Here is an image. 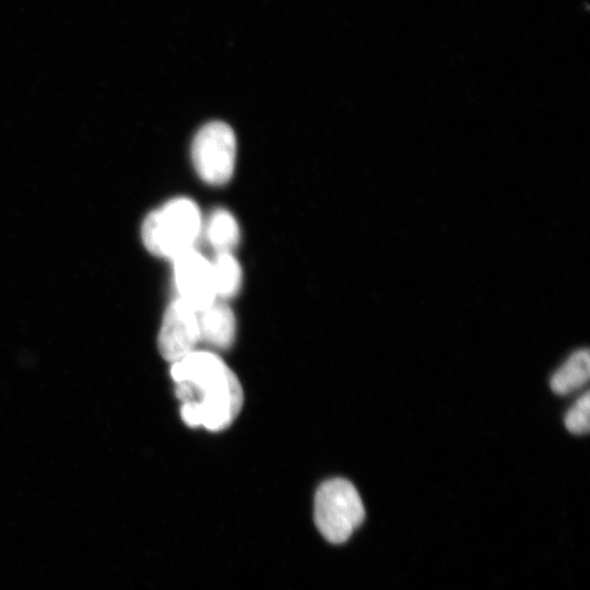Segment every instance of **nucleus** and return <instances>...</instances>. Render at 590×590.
Masks as SVG:
<instances>
[{
    "label": "nucleus",
    "instance_id": "obj_5",
    "mask_svg": "<svg viewBox=\"0 0 590 590\" xmlns=\"http://www.w3.org/2000/svg\"><path fill=\"white\" fill-rule=\"evenodd\" d=\"M200 341L198 311L177 297L166 308L157 337L161 355L174 363L196 350Z\"/></svg>",
    "mask_w": 590,
    "mask_h": 590
},
{
    "label": "nucleus",
    "instance_id": "obj_4",
    "mask_svg": "<svg viewBox=\"0 0 590 590\" xmlns=\"http://www.w3.org/2000/svg\"><path fill=\"white\" fill-rule=\"evenodd\" d=\"M191 157L198 175L210 185H223L233 175L236 138L223 121L205 123L194 135Z\"/></svg>",
    "mask_w": 590,
    "mask_h": 590
},
{
    "label": "nucleus",
    "instance_id": "obj_9",
    "mask_svg": "<svg viewBox=\"0 0 590 590\" xmlns=\"http://www.w3.org/2000/svg\"><path fill=\"white\" fill-rule=\"evenodd\" d=\"M205 236L216 252H231L239 243V226L228 211L217 209L211 213L205 226Z\"/></svg>",
    "mask_w": 590,
    "mask_h": 590
},
{
    "label": "nucleus",
    "instance_id": "obj_2",
    "mask_svg": "<svg viewBox=\"0 0 590 590\" xmlns=\"http://www.w3.org/2000/svg\"><path fill=\"white\" fill-rule=\"evenodd\" d=\"M202 229L197 204L188 198H175L146 215L141 236L144 247L154 256L174 260L194 249Z\"/></svg>",
    "mask_w": 590,
    "mask_h": 590
},
{
    "label": "nucleus",
    "instance_id": "obj_11",
    "mask_svg": "<svg viewBox=\"0 0 590 590\" xmlns=\"http://www.w3.org/2000/svg\"><path fill=\"white\" fill-rule=\"evenodd\" d=\"M589 409L590 396L586 391L566 412L564 422L570 433L586 434L589 432Z\"/></svg>",
    "mask_w": 590,
    "mask_h": 590
},
{
    "label": "nucleus",
    "instance_id": "obj_10",
    "mask_svg": "<svg viewBox=\"0 0 590 590\" xmlns=\"http://www.w3.org/2000/svg\"><path fill=\"white\" fill-rule=\"evenodd\" d=\"M216 298L235 296L241 284V269L232 252H219L211 262Z\"/></svg>",
    "mask_w": 590,
    "mask_h": 590
},
{
    "label": "nucleus",
    "instance_id": "obj_6",
    "mask_svg": "<svg viewBox=\"0 0 590 590\" xmlns=\"http://www.w3.org/2000/svg\"><path fill=\"white\" fill-rule=\"evenodd\" d=\"M173 262L179 298L197 311L217 299L211 261L197 250L191 249L174 259Z\"/></svg>",
    "mask_w": 590,
    "mask_h": 590
},
{
    "label": "nucleus",
    "instance_id": "obj_7",
    "mask_svg": "<svg viewBox=\"0 0 590 590\" xmlns=\"http://www.w3.org/2000/svg\"><path fill=\"white\" fill-rule=\"evenodd\" d=\"M200 340L208 344L226 349L235 338L236 322L229 306L223 300H214L198 311Z\"/></svg>",
    "mask_w": 590,
    "mask_h": 590
},
{
    "label": "nucleus",
    "instance_id": "obj_8",
    "mask_svg": "<svg viewBox=\"0 0 590 590\" xmlns=\"http://www.w3.org/2000/svg\"><path fill=\"white\" fill-rule=\"evenodd\" d=\"M590 376V355L587 349L574 352L551 378L552 390L560 396L568 394L585 384Z\"/></svg>",
    "mask_w": 590,
    "mask_h": 590
},
{
    "label": "nucleus",
    "instance_id": "obj_1",
    "mask_svg": "<svg viewBox=\"0 0 590 590\" xmlns=\"http://www.w3.org/2000/svg\"><path fill=\"white\" fill-rule=\"evenodd\" d=\"M170 376L180 401V416L190 427L219 432L229 426L241 410V385L215 353L194 350L172 363Z\"/></svg>",
    "mask_w": 590,
    "mask_h": 590
},
{
    "label": "nucleus",
    "instance_id": "obj_3",
    "mask_svg": "<svg viewBox=\"0 0 590 590\" xmlns=\"http://www.w3.org/2000/svg\"><path fill=\"white\" fill-rule=\"evenodd\" d=\"M364 517L363 502L350 481L334 477L319 486L315 496V522L329 542H345Z\"/></svg>",
    "mask_w": 590,
    "mask_h": 590
}]
</instances>
